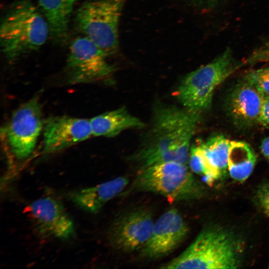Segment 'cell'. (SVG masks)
Returning <instances> with one entry per match:
<instances>
[{"label": "cell", "mask_w": 269, "mask_h": 269, "mask_svg": "<svg viewBox=\"0 0 269 269\" xmlns=\"http://www.w3.org/2000/svg\"><path fill=\"white\" fill-rule=\"evenodd\" d=\"M188 230L178 210H167L154 222L150 236L140 251L141 257L157 259L169 255L185 240Z\"/></svg>", "instance_id": "cell-10"}, {"label": "cell", "mask_w": 269, "mask_h": 269, "mask_svg": "<svg viewBox=\"0 0 269 269\" xmlns=\"http://www.w3.org/2000/svg\"><path fill=\"white\" fill-rule=\"evenodd\" d=\"M154 223L151 212L143 207L124 213L109 228V243L123 252L140 251L148 240Z\"/></svg>", "instance_id": "cell-9"}, {"label": "cell", "mask_w": 269, "mask_h": 269, "mask_svg": "<svg viewBox=\"0 0 269 269\" xmlns=\"http://www.w3.org/2000/svg\"><path fill=\"white\" fill-rule=\"evenodd\" d=\"M187 165L166 161L142 168L132 189L159 194L172 201L194 199L199 196L201 189Z\"/></svg>", "instance_id": "cell-4"}, {"label": "cell", "mask_w": 269, "mask_h": 269, "mask_svg": "<svg viewBox=\"0 0 269 269\" xmlns=\"http://www.w3.org/2000/svg\"><path fill=\"white\" fill-rule=\"evenodd\" d=\"M26 210L40 235L61 240H69L74 236L73 221L57 199L50 196L38 198L31 202Z\"/></svg>", "instance_id": "cell-11"}, {"label": "cell", "mask_w": 269, "mask_h": 269, "mask_svg": "<svg viewBox=\"0 0 269 269\" xmlns=\"http://www.w3.org/2000/svg\"><path fill=\"white\" fill-rule=\"evenodd\" d=\"M50 33L48 22L29 0H19L9 6L0 28L1 51L9 61L38 50Z\"/></svg>", "instance_id": "cell-2"}, {"label": "cell", "mask_w": 269, "mask_h": 269, "mask_svg": "<svg viewBox=\"0 0 269 269\" xmlns=\"http://www.w3.org/2000/svg\"><path fill=\"white\" fill-rule=\"evenodd\" d=\"M234 237L224 230L208 228L179 256L161 269H235L239 265V248Z\"/></svg>", "instance_id": "cell-3"}, {"label": "cell", "mask_w": 269, "mask_h": 269, "mask_svg": "<svg viewBox=\"0 0 269 269\" xmlns=\"http://www.w3.org/2000/svg\"><path fill=\"white\" fill-rule=\"evenodd\" d=\"M236 66L231 50L227 48L210 63L190 72L184 78L177 91L180 103L201 114L210 107L215 90Z\"/></svg>", "instance_id": "cell-5"}, {"label": "cell", "mask_w": 269, "mask_h": 269, "mask_svg": "<svg viewBox=\"0 0 269 269\" xmlns=\"http://www.w3.org/2000/svg\"><path fill=\"white\" fill-rule=\"evenodd\" d=\"M261 149L263 154L269 161V136L266 137L262 141Z\"/></svg>", "instance_id": "cell-24"}, {"label": "cell", "mask_w": 269, "mask_h": 269, "mask_svg": "<svg viewBox=\"0 0 269 269\" xmlns=\"http://www.w3.org/2000/svg\"><path fill=\"white\" fill-rule=\"evenodd\" d=\"M43 152H57L93 136L90 119L69 116L49 118L43 126Z\"/></svg>", "instance_id": "cell-12"}, {"label": "cell", "mask_w": 269, "mask_h": 269, "mask_svg": "<svg viewBox=\"0 0 269 269\" xmlns=\"http://www.w3.org/2000/svg\"><path fill=\"white\" fill-rule=\"evenodd\" d=\"M253 82L264 96H269V68L255 70L247 77Z\"/></svg>", "instance_id": "cell-20"}, {"label": "cell", "mask_w": 269, "mask_h": 269, "mask_svg": "<svg viewBox=\"0 0 269 269\" xmlns=\"http://www.w3.org/2000/svg\"><path fill=\"white\" fill-rule=\"evenodd\" d=\"M108 56L88 37L75 39L66 62L68 82L77 84L107 81L115 71L107 60Z\"/></svg>", "instance_id": "cell-7"}, {"label": "cell", "mask_w": 269, "mask_h": 269, "mask_svg": "<svg viewBox=\"0 0 269 269\" xmlns=\"http://www.w3.org/2000/svg\"><path fill=\"white\" fill-rule=\"evenodd\" d=\"M257 197L260 205L269 217V184L264 185L259 188Z\"/></svg>", "instance_id": "cell-21"}, {"label": "cell", "mask_w": 269, "mask_h": 269, "mask_svg": "<svg viewBox=\"0 0 269 269\" xmlns=\"http://www.w3.org/2000/svg\"><path fill=\"white\" fill-rule=\"evenodd\" d=\"M200 117L184 107H157L142 145L131 160L142 168L166 161L188 164L190 143Z\"/></svg>", "instance_id": "cell-1"}, {"label": "cell", "mask_w": 269, "mask_h": 269, "mask_svg": "<svg viewBox=\"0 0 269 269\" xmlns=\"http://www.w3.org/2000/svg\"><path fill=\"white\" fill-rule=\"evenodd\" d=\"M126 0H93L78 9L75 23L78 30L108 56L119 47L118 25Z\"/></svg>", "instance_id": "cell-6"}, {"label": "cell", "mask_w": 269, "mask_h": 269, "mask_svg": "<svg viewBox=\"0 0 269 269\" xmlns=\"http://www.w3.org/2000/svg\"><path fill=\"white\" fill-rule=\"evenodd\" d=\"M231 141L219 135L212 137L201 144L209 161L220 175L228 169Z\"/></svg>", "instance_id": "cell-18"}, {"label": "cell", "mask_w": 269, "mask_h": 269, "mask_svg": "<svg viewBox=\"0 0 269 269\" xmlns=\"http://www.w3.org/2000/svg\"><path fill=\"white\" fill-rule=\"evenodd\" d=\"M80 0H38L50 29V34L56 42L66 38L68 24L73 6Z\"/></svg>", "instance_id": "cell-16"}, {"label": "cell", "mask_w": 269, "mask_h": 269, "mask_svg": "<svg viewBox=\"0 0 269 269\" xmlns=\"http://www.w3.org/2000/svg\"><path fill=\"white\" fill-rule=\"evenodd\" d=\"M259 123L269 127V96L264 97Z\"/></svg>", "instance_id": "cell-23"}, {"label": "cell", "mask_w": 269, "mask_h": 269, "mask_svg": "<svg viewBox=\"0 0 269 269\" xmlns=\"http://www.w3.org/2000/svg\"><path fill=\"white\" fill-rule=\"evenodd\" d=\"M129 182L127 177L119 176L94 186L72 191L69 194V197L81 209L96 213L108 201L119 195Z\"/></svg>", "instance_id": "cell-14"}, {"label": "cell", "mask_w": 269, "mask_h": 269, "mask_svg": "<svg viewBox=\"0 0 269 269\" xmlns=\"http://www.w3.org/2000/svg\"><path fill=\"white\" fill-rule=\"evenodd\" d=\"M257 156L247 143L231 141L228 159V170L231 177L238 181H244L252 173Z\"/></svg>", "instance_id": "cell-17"}, {"label": "cell", "mask_w": 269, "mask_h": 269, "mask_svg": "<svg viewBox=\"0 0 269 269\" xmlns=\"http://www.w3.org/2000/svg\"><path fill=\"white\" fill-rule=\"evenodd\" d=\"M44 123L41 106L36 96L13 113L5 134L10 151L16 160H24L33 152Z\"/></svg>", "instance_id": "cell-8"}, {"label": "cell", "mask_w": 269, "mask_h": 269, "mask_svg": "<svg viewBox=\"0 0 269 269\" xmlns=\"http://www.w3.org/2000/svg\"><path fill=\"white\" fill-rule=\"evenodd\" d=\"M269 61V41L256 49L249 59L250 62Z\"/></svg>", "instance_id": "cell-22"}, {"label": "cell", "mask_w": 269, "mask_h": 269, "mask_svg": "<svg viewBox=\"0 0 269 269\" xmlns=\"http://www.w3.org/2000/svg\"><path fill=\"white\" fill-rule=\"evenodd\" d=\"M93 136L113 137L130 129L144 126L138 118L123 107L107 112L90 119Z\"/></svg>", "instance_id": "cell-15"}, {"label": "cell", "mask_w": 269, "mask_h": 269, "mask_svg": "<svg viewBox=\"0 0 269 269\" xmlns=\"http://www.w3.org/2000/svg\"><path fill=\"white\" fill-rule=\"evenodd\" d=\"M188 164L192 172L202 175L209 185L221 176L209 161L201 145L191 146Z\"/></svg>", "instance_id": "cell-19"}, {"label": "cell", "mask_w": 269, "mask_h": 269, "mask_svg": "<svg viewBox=\"0 0 269 269\" xmlns=\"http://www.w3.org/2000/svg\"><path fill=\"white\" fill-rule=\"evenodd\" d=\"M264 97L248 79L237 85L232 91L229 101V111L234 121L242 126H251L259 122Z\"/></svg>", "instance_id": "cell-13"}]
</instances>
